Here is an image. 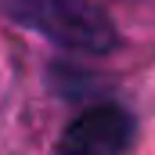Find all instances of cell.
Wrapping results in <instances>:
<instances>
[{"label":"cell","instance_id":"1","mask_svg":"<svg viewBox=\"0 0 155 155\" xmlns=\"http://www.w3.org/2000/svg\"><path fill=\"white\" fill-rule=\"evenodd\" d=\"M11 15L40 36L83 54H105L116 47V25L90 0H7Z\"/></svg>","mask_w":155,"mask_h":155},{"label":"cell","instance_id":"2","mask_svg":"<svg viewBox=\"0 0 155 155\" xmlns=\"http://www.w3.org/2000/svg\"><path fill=\"white\" fill-rule=\"evenodd\" d=\"M134 144V116L123 105L83 108L58 137L54 155H126Z\"/></svg>","mask_w":155,"mask_h":155}]
</instances>
